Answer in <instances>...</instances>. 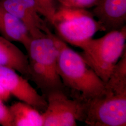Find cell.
Instances as JSON below:
<instances>
[{
	"label": "cell",
	"mask_w": 126,
	"mask_h": 126,
	"mask_svg": "<svg viewBox=\"0 0 126 126\" xmlns=\"http://www.w3.org/2000/svg\"><path fill=\"white\" fill-rule=\"evenodd\" d=\"M0 4L23 23L32 38L45 36L50 32L33 0H0Z\"/></svg>",
	"instance_id": "ba28073f"
},
{
	"label": "cell",
	"mask_w": 126,
	"mask_h": 126,
	"mask_svg": "<svg viewBox=\"0 0 126 126\" xmlns=\"http://www.w3.org/2000/svg\"><path fill=\"white\" fill-rule=\"evenodd\" d=\"M92 13L105 32L121 29L126 26V0H99Z\"/></svg>",
	"instance_id": "9c48e42d"
},
{
	"label": "cell",
	"mask_w": 126,
	"mask_h": 126,
	"mask_svg": "<svg viewBox=\"0 0 126 126\" xmlns=\"http://www.w3.org/2000/svg\"><path fill=\"white\" fill-rule=\"evenodd\" d=\"M0 66L12 69L29 79V60L18 47L0 36ZM29 80V79H28Z\"/></svg>",
	"instance_id": "8fae6325"
},
{
	"label": "cell",
	"mask_w": 126,
	"mask_h": 126,
	"mask_svg": "<svg viewBox=\"0 0 126 126\" xmlns=\"http://www.w3.org/2000/svg\"><path fill=\"white\" fill-rule=\"evenodd\" d=\"M47 35L52 38L58 48V73L71 96L87 101L100 94L106 83L86 64L80 53L51 31Z\"/></svg>",
	"instance_id": "7a4b0ae2"
},
{
	"label": "cell",
	"mask_w": 126,
	"mask_h": 126,
	"mask_svg": "<svg viewBox=\"0 0 126 126\" xmlns=\"http://www.w3.org/2000/svg\"><path fill=\"white\" fill-rule=\"evenodd\" d=\"M61 6L72 8L86 9L94 7L99 0H56Z\"/></svg>",
	"instance_id": "5bb4252c"
},
{
	"label": "cell",
	"mask_w": 126,
	"mask_h": 126,
	"mask_svg": "<svg viewBox=\"0 0 126 126\" xmlns=\"http://www.w3.org/2000/svg\"><path fill=\"white\" fill-rule=\"evenodd\" d=\"M0 85L11 96L31 105L41 113L47 108L45 97L39 94L26 78L12 69L0 66Z\"/></svg>",
	"instance_id": "52a82bcc"
},
{
	"label": "cell",
	"mask_w": 126,
	"mask_h": 126,
	"mask_svg": "<svg viewBox=\"0 0 126 126\" xmlns=\"http://www.w3.org/2000/svg\"><path fill=\"white\" fill-rule=\"evenodd\" d=\"M126 27L113 30L81 46L80 54L86 64L106 83L126 50Z\"/></svg>",
	"instance_id": "277c9868"
},
{
	"label": "cell",
	"mask_w": 126,
	"mask_h": 126,
	"mask_svg": "<svg viewBox=\"0 0 126 126\" xmlns=\"http://www.w3.org/2000/svg\"><path fill=\"white\" fill-rule=\"evenodd\" d=\"M50 24L60 39L79 48L97 32H105L92 12L86 9L62 6L57 8Z\"/></svg>",
	"instance_id": "5b68a950"
},
{
	"label": "cell",
	"mask_w": 126,
	"mask_h": 126,
	"mask_svg": "<svg viewBox=\"0 0 126 126\" xmlns=\"http://www.w3.org/2000/svg\"><path fill=\"white\" fill-rule=\"evenodd\" d=\"M11 96L9 93L0 85V99L4 102H7L9 100Z\"/></svg>",
	"instance_id": "2e32d148"
},
{
	"label": "cell",
	"mask_w": 126,
	"mask_h": 126,
	"mask_svg": "<svg viewBox=\"0 0 126 126\" xmlns=\"http://www.w3.org/2000/svg\"><path fill=\"white\" fill-rule=\"evenodd\" d=\"M13 126H43L42 113L28 104L19 101L9 107Z\"/></svg>",
	"instance_id": "7c38bea8"
},
{
	"label": "cell",
	"mask_w": 126,
	"mask_h": 126,
	"mask_svg": "<svg viewBox=\"0 0 126 126\" xmlns=\"http://www.w3.org/2000/svg\"><path fill=\"white\" fill-rule=\"evenodd\" d=\"M69 95L66 90H57L46 95L43 126H76L77 122H83L86 101Z\"/></svg>",
	"instance_id": "8992f818"
},
{
	"label": "cell",
	"mask_w": 126,
	"mask_h": 126,
	"mask_svg": "<svg viewBox=\"0 0 126 126\" xmlns=\"http://www.w3.org/2000/svg\"><path fill=\"white\" fill-rule=\"evenodd\" d=\"M29 80L33 82L46 98L55 90H66L58 71V50L49 35L32 38L27 50Z\"/></svg>",
	"instance_id": "3957f363"
},
{
	"label": "cell",
	"mask_w": 126,
	"mask_h": 126,
	"mask_svg": "<svg viewBox=\"0 0 126 126\" xmlns=\"http://www.w3.org/2000/svg\"><path fill=\"white\" fill-rule=\"evenodd\" d=\"M83 122L89 126H126V51L102 92L86 101Z\"/></svg>",
	"instance_id": "6da1fadb"
},
{
	"label": "cell",
	"mask_w": 126,
	"mask_h": 126,
	"mask_svg": "<svg viewBox=\"0 0 126 126\" xmlns=\"http://www.w3.org/2000/svg\"><path fill=\"white\" fill-rule=\"evenodd\" d=\"M4 102L0 99V125L13 126L12 118L9 108L6 106Z\"/></svg>",
	"instance_id": "9a60e30c"
},
{
	"label": "cell",
	"mask_w": 126,
	"mask_h": 126,
	"mask_svg": "<svg viewBox=\"0 0 126 126\" xmlns=\"http://www.w3.org/2000/svg\"><path fill=\"white\" fill-rule=\"evenodd\" d=\"M0 34L11 42H17L27 50L32 38L25 25L0 4Z\"/></svg>",
	"instance_id": "30bf717a"
},
{
	"label": "cell",
	"mask_w": 126,
	"mask_h": 126,
	"mask_svg": "<svg viewBox=\"0 0 126 126\" xmlns=\"http://www.w3.org/2000/svg\"><path fill=\"white\" fill-rule=\"evenodd\" d=\"M41 16L50 23L57 9L56 0H33Z\"/></svg>",
	"instance_id": "4fadbf2b"
}]
</instances>
